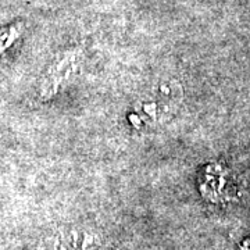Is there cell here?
Instances as JSON below:
<instances>
[{
    "instance_id": "obj_1",
    "label": "cell",
    "mask_w": 250,
    "mask_h": 250,
    "mask_svg": "<svg viewBox=\"0 0 250 250\" xmlns=\"http://www.w3.org/2000/svg\"><path fill=\"white\" fill-rule=\"evenodd\" d=\"M184 88L175 78L153 81L136 96L128 111V124L138 132L157 129L177 116L184 103Z\"/></svg>"
},
{
    "instance_id": "obj_2",
    "label": "cell",
    "mask_w": 250,
    "mask_h": 250,
    "mask_svg": "<svg viewBox=\"0 0 250 250\" xmlns=\"http://www.w3.org/2000/svg\"><path fill=\"white\" fill-rule=\"evenodd\" d=\"M81 59H82V53L80 49H71L60 54L49 65V68L46 70L41 80V83H39L41 96L50 99L62 89L65 83H68L80 71Z\"/></svg>"
},
{
    "instance_id": "obj_3",
    "label": "cell",
    "mask_w": 250,
    "mask_h": 250,
    "mask_svg": "<svg viewBox=\"0 0 250 250\" xmlns=\"http://www.w3.org/2000/svg\"><path fill=\"white\" fill-rule=\"evenodd\" d=\"M98 238L83 227H59L46 233L38 250H95Z\"/></svg>"
},
{
    "instance_id": "obj_4",
    "label": "cell",
    "mask_w": 250,
    "mask_h": 250,
    "mask_svg": "<svg viewBox=\"0 0 250 250\" xmlns=\"http://www.w3.org/2000/svg\"><path fill=\"white\" fill-rule=\"evenodd\" d=\"M24 34V22L16 21L0 28V57Z\"/></svg>"
},
{
    "instance_id": "obj_5",
    "label": "cell",
    "mask_w": 250,
    "mask_h": 250,
    "mask_svg": "<svg viewBox=\"0 0 250 250\" xmlns=\"http://www.w3.org/2000/svg\"><path fill=\"white\" fill-rule=\"evenodd\" d=\"M243 250H250V241L245 243V246H243Z\"/></svg>"
}]
</instances>
